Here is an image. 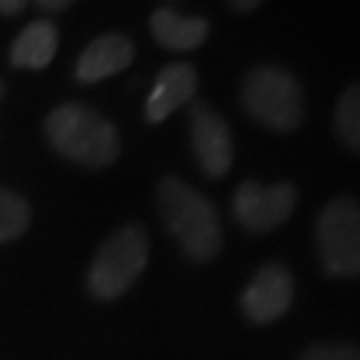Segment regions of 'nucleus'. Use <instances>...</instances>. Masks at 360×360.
<instances>
[{
    "label": "nucleus",
    "instance_id": "obj_18",
    "mask_svg": "<svg viewBox=\"0 0 360 360\" xmlns=\"http://www.w3.org/2000/svg\"><path fill=\"white\" fill-rule=\"evenodd\" d=\"M43 11H62V8H67L72 0H35Z\"/></svg>",
    "mask_w": 360,
    "mask_h": 360
},
{
    "label": "nucleus",
    "instance_id": "obj_9",
    "mask_svg": "<svg viewBox=\"0 0 360 360\" xmlns=\"http://www.w3.org/2000/svg\"><path fill=\"white\" fill-rule=\"evenodd\" d=\"M195 91H198V72L193 65L174 62V65L163 67L150 96H147L144 117L150 123H163L171 112H176L179 107L193 102Z\"/></svg>",
    "mask_w": 360,
    "mask_h": 360
},
{
    "label": "nucleus",
    "instance_id": "obj_3",
    "mask_svg": "<svg viewBox=\"0 0 360 360\" xmlns=\"http://www.w3.org/2000/svg\"><path fill=\"white\" fill-rule=\"evenodd\" d=\"M243 110L270 131H294L304 120V91L288 70L254 67L240 86Z\"/></svg>",
    "mask_w": 360,
    "mask_h": 360
},
{
    "label": "nucleus",
    "instance_id": "obj_4",
    "mask_svg": "<svg viewBox=\"0 0 360 360\" xmlns=\"http://www.w3.org/2000/svg\"><path fill=\"white\" fill-rule=\"evenodd\" d=\"M150 240L139 224H126L96 251L89 270V288L96 299H117L136 283L147 267Z\"/></svg>",
    "mask_w": 360,
    "mask_h": 360
},
{
    "label": "nucleus",
    "instance_id": "obj_16",
    "mask_svg": "<svg viewBox=\"0 0 360 360\" xmlns=\"http://www.w3.org/2000/svg\"><path fill=\"white\" fill-rule=\"evenodd\" d=\"M227 3H230L235 11H240V13H251L262 6V0H227Z\"/></svg>",
    "mask_w": 360,
    "mask_h": 360
},
{
    "label": "nucleus",
    "instance_id": "obj_15",
    "mask_svg": "<svg viewBox=\"0 0 360 360\" xmlns=\"http://www.w3.org/2000/svg\"><path fill=\"white\" fill-rule=\"evenodd\" d=\"M299 360H360V347L355 345H312Z\"/></svg>",
    "mask_w": 360,
    "mask_h": 360
},
{
    "label": "nucleus",
    "instance_id": "obj_11",
    "mask_svg": "<svg viewBox=\"0 0 360 360\" xmlns=\"http://www.w3.org/2000/svg\"><path fill=\"white\" fill-rule=\"evenodd\" d=\"M153 38L168 51H195L208 38V22L200 16H181L171 8H158L150 16Z\"/></svg>",
    "mask_w": 360,
    "mask_h": 360
},
{
    "label": "nucleus",
    "instance_id": "obj_19",
    "mask_svg": "<svg viewBox=\"0 0 360 360\" xmlns=\"http://www.w3.org/2000/svg\"><path fill=\"white\" fill-rule=\"evenodd\" d=\"M0 96H3V83H0Z\"/></svg>",
    "mask_w": 360,
    "mask_h": 360
},
{
    "label": "nucleus",
    "instance_id": "obj_1",
    "mask_svg": "<svg viewBox=\"0 0 360 360\" xmlns=\"http://www.w3.org/2000/svg\"><path fill=\"white\" fill-rule=\"evenodd\" d=\"M158 211L181 251L195 262H211L221 248V221L214 203L187 181L166 176L158 184Z\"/></svg>",
    "mask_w": 360,
    "mask_h": 360
},
{
    "label": "nucleus",
    "instance_id": "obj_13",
    "mask_svg": "<svg viewBox=\"0 0 360 360\" xmlns=\"http://www.w3.org/2000/svg\"><path fill=\"white\" fill-rule=\"evenodd\" d=\"M336 139L352 153H360V83L349 86L334 110Z\"/></svg>",
    "mask_w": 360,
    "mask_h": 360
},
{
    "label": "nucleus",
    "instance_id": "obj_12",
    "mask_svg": "<svg viewBox=\"0 0 360 360\" xmlns=\"http://www.w3.org/2000/svg\"><path fill=\"white\" fill-rule=\"evenodd\" d=\"M59 46V32L51 22L38 19L22 30V35L11 46V65L25 70H43L51 65L53 53Z\"/></svg>",
    "mask_w": 360,
    "mask_h": 360
},
{
    "label": "nucleus",
    "instance_id": "obj_8",
    "mask_svg": "<svg viewBox=\"0 0 360 360\" xmlns=\"http://www.w3.org/2000/svg\"><path fill=\"white\" fill-rule=\"evenodd\" d=\"M294 302V278L288 267L270 262L251 278L240 296V307L251 323H275L283 318Z\"/></svg>",
    "mask_w": 360,
    "mask_h": 360
},
{
    "label": "nucleus",
    "instance_id": "obj_10",
    "mask_svg": "<svg viewBox=\"0 0 360 360\" xmlns=\"http://www.w3.org/2000/svg\"><path fill=\"white\" fill-rule=\"evenodd\" d=\"M134 62V43L120 32H107L86 46L75 65L77 83H99L123 72Z\"/></svg>",
    "mask_w": 360,
    "mask_h": 360
},
{
    "label": "nucleus",
    "instance_id": "obj_6",
    "mask_svg": "<svg viewBox=\"0 0 360 360\" xmlns=\"http://www.w3.org/2000/svg\"><path fill=\"white\" fill-rule=\"evenodd\" d=\"M296 208V187L291 181L259 184L243 181L232 195V214L248 232H270L281 227Z\"/></svg>",
    "mask_w": 360,
    "mask_h": 360
},
{
    "label": "nucleus",
    "instance_id": "obj_14",
    "mask_svg": "<svg viewBox=\"0 0 360 360\" xmlns=\"http://www.w3.org/2000/svg\"><path fill=\"white\" fill-rule=\"evenodd\" d=\"M30 224V206L22 195L0 187V243L19 238Z\"/></svg>",
    "mask_w": 360,
    "mask_h": 360
},
{
    "label": "nucleus",
    "instance_id": "obj_5",
    "mask_svg": "<svg viewBox=\"0 0 360 360\" xmlns=\"http://www.w3.org/2000/svg\"><path fill=\"white\" fill-rule=\"evenodd\" d=\"M315 240L323 270L331 278L360 275V203L355 198H334L318 214Z\"/></svg>",
    "mask_w": 360,
    "mask_h": 360
},
{
    "label": "nucleus",
    "instance_id": "obj_17",
    "mask_svg": "<svg viewBox=\"0 0 360 360\" xmlns=\"http://www.w3.org/2000/svg\"><path fill=\"white\" fill-rule=\"evenodd\" d=\"M27 0H0V13H19L22 8H25Z\"/></svg>",
    "mask_w": 360,
    "mask_h": 360
},
{
    "label": "nucleus",
    "instance_id": "obj_2",
    "mask_svg": "<svg viewBox=\"0 0 360 360\" xmlns=\"http://www.w3.org/2000/svg\"><path fill=\"white\" fill-rule=\"evenodd\" d=\"M46 136L59 155L89 168L112 166L120 155L117 129L83 104L56 107L46 120Z\"/></svg>",
    "mask_w": 360,
    "mask_h": 360
},
{
    "label": "nucleus",
    "instance_id": "obj_7",
    "mask_svg": "<svg viewBox=\"0 0 360 360\" xmlns=\"http://www.w3.org/2000/svg\"><path fill=\"white\" fill-rule=\"evenodd\" d=\"M190 142L200 171L219 179L232 166V134L214 107L206 102H190Z\"/></svg>",
    "mask_w": 360,
    "mask_h": 360
}]
</instances>
